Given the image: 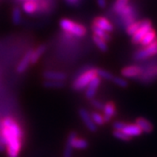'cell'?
I'll list each match as a JSON object with an SVG mask.
<instances>
[{
	"label": "cell",
	"mask_w": 157,
	"mask_h": 157,
	"mask_svg": "<svg viewBox=\"0 0 157 157\" xmlns=\"http://www.w3.org/2000/svg\"><path fill=\"white\" fill-rule=\"evenodd\" d=\"M103 118H104V121H105V123L109 122L112 118L115 115L116 113V107H115V104L110 101V102H107L106 104H104V107H103Z\"/></svg>",
	"instance_id": "cell-12"
},
{
	"label": "cell",
	"mask_w": 157,
	"mask_h": 157,
	"mask_svg": "<svg viewBox=\"0 0 157 157\" xmlns=\"http://www.w3.org/2000/svg\"><path fill=\"white\" fill-rule=\"evenodd\" d=\"M96 76H97L96 69L92 68V69L85 71L84 73H81L78 78L74 80L73 84V88L75 91H80V90L86 88V86L91 82V80Z\"/></svg>",
	"instance_id": "cell-3"
},
{
	"label": "cell",
	"mask_w": 157,
	"mask_h": 157,
	"mask_svg": "<svg viewBox=\"0 0 157 157\" xmlns=\"http://www.w3.org/2000/svg\"><path fill=\"white\" fill-rule=\"evenodd\" d=\"M91 103H92V105H93L94 107H95L96 109H98V110H102V109H103L104 104H103L101 101L97 100L95 98H94V99L91 100Z\"/></svg>",
	"instance_id": "cell-31"
},
{
	"label": "cell",
	"mask_w": 157,
	"mask_h": 157,
	"mask_svg": "<svg viewBox=\"0 0 157 157\" xmlns=\"http://www.w3.org/2000/svg\"><path fill=\"white\" fill-rule=\"evenodd\" d=\"M157 55V39L143 49L138 50L134 54V59L137 61H142L152 56Z\"/></svg>",
	"instance_id": "cell-4"
},
{
	"label": "cell",
	"mask_w": 157,
	"mask_h": 157,
	"mask_svg": "<svg viewBox=\"0 0 157 157\" xmlns=\"http://www.w3.org/2000/svg\"><path fill=\"white\" fill-rule=\"evenodd\" d=\"M43 76L46 80H54V81H64L67 78V74L62 72L57 71H46L43 73Z\"/></svg>",
	"instance_id": "cell-14"
},
{
	"label": "cell",
	"mask_w": 157,
	"mask_h": 157,
	"mask_svg": "<svg viewBox=\"0 0 157 157\" xmlns=\"http://www.w3.org/2000/svg\"><path fill=\"white\" fill-rule=\"evenodd\" d=\"M18 1H21V2H24V1H27V0H18Z\"/></svg>",
	"instance_id": "cell-36"
},
{
	"label": "cell",
	"mask_w": 157,
	"mask_h": 157,
	"mask_svg": "<svg viewBox=\"0 0 157 157\" xmlns=\"http://www.w3.org/2000/svg\"><path fill=\"white\" fill-rule=\"evenodd\" d=\"M155 70H156V73H157V65H156V67H155Z\"/></svg>",
	"instance_id": "cell-37"
},
{
	"label": "cell",
	"mask_w": 157,
	"mask_h": 157,
	"mask_svg": "<svg viewBox=\"0 0 157 157\" xmlns=\"http://www.w3.org/2000/svg\"><path fill=\"white\" fill-rule=\"evenodd\" d=\"M90 116L92 118L93 121L94 122L96 126H103L105 124V121H104V118L103 115L98 112H93L90 113Z\"/></svg>",
	"instance_id": "cell-24"
},
{
	"label": "cell",
	"mask_w": 157,
	"mask_h": 157,
	"mask_svg": "<svg viewBox=\"0 0 157 157\" xmlns=\"http://www.w3.org/2000/svg\"><path fill=\"white\" fill-rule=\"evenodd\" d=\"M0 134L5 140L8 157H18L22 147L23 131L11 117L4 118L0 122Z\"/></svg>",
	"instance_id": "cell-1"
},
{
	"label": "cell",
	"mask_w": 157,
	"mask_h": 157,
	"mask_svg": "<svg viewBox=\"0 0 157 157\" xmlns=\"http://www.w3.org/2000/svg\"><path fill=\"white\" fill-rule=\"evenodd\" d=\"M113 136L115 138H117L119 140H123V141H128L131 140V137H129L126 134H124L122 131H118V130H114L113 133Z\"/></svg>",
	"instance_id": "cell-29"
},
{
	"label": "cell",
	"mask_w": 157,
	"mask_h": 157,
	"mask_svg": "<svg viewBox=\"0 0 157 157\" xmlns=\"http://www.w3.org/2000/svg\"><path fill=\"white\" fill-rule=\"evenodd\" d=\"M67 3L70 6H76L79 3V0H66Z\"/></svg>",
	"instance_id": "cell-35"
},
{
	"label": "cell",
	"mask_w": 157,
	"mask_h": 157,
	"mask_svg": "<svg viewBox=\"0 0 157 157\" xmlns=\"http://www.w3.org/2000/svg\"><path fill=\"white\" fill-rule=\"evenodd\" d=\"M67 142L70 143L73 147V148H75V149H86L88 147V142L85 139L78 138L76 133L74 132L69 134Z\"/></svg>",
	"instance_id": "cell-6"
},
{
	"label": "cell",
	"mask_w": 157,
	"mask_h": 157,
	"mask_svg": "<svg viewBox=\"0 0 157 157\" xmlns=\"http://www.w3.org/2000/svg\"><path fill=\"white\" fill-rule=\"evenodd\" d=\"M156 39V32L154 30V29H151L142 38V39L140 40V42L139 43L141 46L145 47V46H147L148 45H150L151 43H153L155 40Z\"/></svg>",
	"instance_id": "cell-18"
},
{
	"label": "cell",
	"mask_w": 157,
	"mask_h": 157,
	"mask_svg": "<svg viewBox=\"0 0 157 157\" xmlns=\"http://www.w3.org/2000/svg\"><path fill=\"white\" fill-rule=\"evenodd\" d=\"M124 134L129 136V137H135V136H139L142 134V131L140 128L136 125V124H126V126L124 127L123 129L121 130Z\"/></svg>",
	"instance_id": "cell-16"
},
{
	"label": "cell",
	"mask_w": 157,
	"mask_h": 157,
	"mask_svg": "<svg viewBox=\"0 0 157 157\" xmlns=\"http://www.w3.org/2000/svg\"><path fill=\"white\" fill-rule=\"evenodd\" d=\"M11 20L14 25H19L22 22V11L18 7H14L11 11Z\"/></svg>",
	"instance_id": "cell-20"
},
{
	"label": "cell",
	"mask_w": 157,
	"mask_h": 157,
	"mask_svg": "<svg viewBox=\"0 0 157 157\" xmlns=\"http://www.w3.org/2000/svg\"><path fill=\"white\" fill-rule=\"evenodd\" d=\"M93 41L94 42V44L96 45V46H97L101 52H107L108 46H107V42H106L105 40H103V39H101V38H99V37H97L95 35H94V36H93Z\"/></svg>",
	"instance_id": "cell-21"
},
{
	"label": "cell",
	"mask_w": 157,
	"mask_h": 157,
	"mask_svg": "<svg viewBox=\"0 0 157 157\" xmlns=\"http://www.w3.org/2000/svg\"><path fill=\"white\" fill-rule=\"evenodd\" d=\"M59 26L67 37L83 38L87 33V29L84 25L75 22L69 18L60 19Z\"/></svg>",
	"instance_id": "cell-2"
},
{
	"label": "cell",
	"mask_w": 157,
	"mask_h": 157,
	"mask_svg": "<svg viewBox=\"0 0 157 157\" xmlns=\"http://www.w3.org/2000/svg\"><path fill=\"white\" fill-rule=\"evenodd\" d=\"M32 52L33 50H28L25 55L22 58V59L19 61L18 65L17 67V73H25L27 68L29 67V66L31 65V56H32Z\"/></svg>",
	"instance_id": "cell-13"
},
{
	"label": "cell",
	"mask_w": 157,
	"mask_h": 157,
	"mask_svg": "<svg viewBox=\"0 0 157 157\" xmlns=\"http://www.w3.org/2000/svg\"><path fill=\"white\" fill-rule=\"evenodd\" d=\"M78 113H79L80 118L82 119L83 122L86 125V127L89 129L91 132H95V131H97V126L93 121L92 118L90 116L89 113L87 112L85 108H80L79 111H78Z\"/></svg>",
	"instance_id": "cell-11"
},
{
	"label": "cell",
	"mask_w": 157,
	"mask_h": 157,
	"mask_svg": "<svg viewBox=\"0 0 157 157\" xmlns=\"http://www.w3.org/2000/svg\"><path fill=\"white\" fill-rule=\"evenodd\" d=\"M38 0H27L22 3V11L27 15H33L39 13Z\"/></svg>",
	"instance_id": "cell-10"
},
{
	"label": "cell",
	"mask_w": 157,
	"mask_h": 157,
	"mask_svg": "<svg viewBox=\"0 0 157 157\" xmlns=\"http://www.w3.org/2000/svg\"><path fill=\"white\" fill-rule=\"evenodd\" d=\"M96 73L99 78L106 79V80H112L113 78L114 77L113 74L104 69H96Z\"/></svg>",
	"instance_id": "cell-25"
},
{
	"label": "cell",
	"mask_w": 157,
	"mask_h": 157,
	"mask_svg": "<svg viewBox=\"0 0 157 157\" xmlns=\"http://www.w3.org/2000/svg\"><path fill=\"white\" fill-rule=\"evenodd\" d=\"M73 147L70 143L67 142L66 144V147H65V150H64V155H63V157H72L73 155Z\"/></svg>",
	"instance_id": "cell-30"
},
{
	"label": "cell",
	"mask_w": 157,
	"mask_h": 157,
	"mask_svg": "<svg viewBox=\"0 0 157 157\" xmlns=\"http://www.w3.org/2000/svg\"><path fill=\"white\" fill-rule=\"evenodd\" d=\"M5 140H4V138L2 137V135L0 134V152L4 151L5 150Z\"/></svg>",
	"instance_id": "cell-34"
},
{
	"label": "cell",
	"mask_w": 157,
	"mask_h": 157,
	"mask_svg": "<svg viewBox=\"0 0 157 157\" xmlns=\"http://www.w3.org/2000/svg\"><path fill=\"white\" fill-rule=\"evenodd\" d=\"M45 50H46V46L45 45H40L35 50L33 51L32 56H31V64L34 65L39 61L41 56L45 53Z\"/></svg>",
	"instance_id": "cell-17"
},
{
	"label": "cell",
	"mask_w": 157,
	"mask_h": 157,
	"mask_svg": "<svg viewBox=\"0 0 157 157\" xmlns=\"http://www.w3.org/2000/svg\"><path fill=\"white\" fill-rule=\"evenodd\" d=\"M152 29V24L149 20L141 21L140 25L137 32L132 36V42L134 44H139L142 38Z\"/></svg>",
	"instance_id": "cell-5"
},
{
	"label": "cell",
	"mask_w": 157,
	"mask_h": 157,
	"mask_svg": "<svg viewBox=\"0 0 157 157\" xmlns=\"http://www.w3.org/2000/svg\"><path fill=\"white\" fill-rule=\"evenodd\" d=\"M101 78H99L98 76H96L94 78L91 80L88 86H86V97L89 100H92L94 98L96 93H97V90L99 88L100 85H101Z\"/></svg>",
	"instance_id": "cell-9"
},
{
	"label": "cell",
	"mask_w": 157,
	"mask_h": 157,
	"mask_svg": "<svg viewBox=\"0 0 157 157\" xmlns=\"http://www.w3.org/2000/svg\"><path fill=\"white\" fill-rule=\"evenodd\" d=\"M143 72V69L140 66L132 65L128 66L121 70V75L123 78H139Z\"/></svg>",
	"instance_id": "cell-7"
},
{
	"label": "cell",
	"mask_w": 157,
	"mask_h": 157,
	"mask_svg": "<svg viewBox=\"0 0 157 157\" xmlns=\"http://www.w3.org/2000/svg\"><path fill=\"white\" fill-rule=\"evenodd\" d=\"M126 124L125 122H122V121H115V122H113V128L114 130H118V131H121L123 128L126 126Z\"/></svg>",
	"instance_id": "cell-32"
},
{
	"label": "cell",
	"mask_w": 157,
	"mask_h": 157,
	"mask_svg": "<svg viewBox=\"0 0 157 157\" xmlns=\"http://www.w3.org/2000/svg\"><path fill=\"white\" fill-rule=\"evenodd\" d=\"M128 2L129 0H116L113 6V10L114 12L119 14L123 8L128 6Z\"/></svg>",
	"instance_id": "cell-22"
},
{
	"label": "cell",
	"mask_w": 157,
	"mask_h": 157,
	"mask_svg": "<svg viewBox=\"0 0 157 157\" xmlns=\"http://www.w3.org/2000/svg\"><path fill=\"white\" fill-rule=\"evenodd\" d=\"M112 81L114 83V84L121 87V88H126L128 86V80L125 78H121V77H117V76H114L113 78Z\"/></svg>",
	"instance_id": "cell-28"
},
{
	"label": "cell",
	"mask_w": 157,
	"mask_h": 157,
	"mask_svg": "<svg viewBox=\"0 0 157 157\" xmlns=\"http://www.w3.org/2000/svg\"><path fill=\"white\" fill-rule=\"evenodd\" d=\"M135 124L139 127L140 130L142 131V133H145V134H150L152 131L154 130V126L153 124L147 121L146 118L140 117L138 118L135 121Z\"/></svg>",
	"instance_id": "cell-15"
},
{
	"label": "cell",
	"mask_w": 157,
	"mask_h": 157,
	"mask_svg": "<svg viewBox=\"0 0 157 157\" xmlns=\"http://www.w3.org/2000/svg\"><path fill=\"white\" fill-rule=\"evenodd\" d=\"M92 25H94L96 27L101 29V30L107 32L108 33L113 31V24L107 19V17H96L94 19Z\"/></svg>",
	"instance_id": "cell-8"
},
{
	"label": "cell",
	"mask_w": 157,
	"mask_h": 157,
	"mask_svg": "<svg viewBox=\"0 0 157 157\" xmlns=\"http://www.w3.org/2000/svg\"><path fill=\"white\" fill-rule=\"evenodd\" d=\"M39 2V13H45L50 11L52 5L49 0H38Z\"/></svg>",
	"instance_id": "cell-23"
},
{
	"label": "cell",
	"mask_w": 157,
	"mask_h": 157,
	"mask_svg": "<svg viewBox=\"0 0 157 157\" xmlns=\"http://www.w3.org/2000/svg\"><path fill=\"white\" fill-rule=\"evenodd\" d=\"M44 86L48 88H61L65 84L64 81H54V80H46L44 82Z\"/></svg>",
	"instance_id": "cell-27"
},
{
	"label": "cell",
	"mask_w": 157,
	"mask_h": 157,
	"mask_svg": "<svg viewBox=\"0 0 157 157\" xmlns=\"http://www.w3.org/2000/svg\"><path fill=\"white\" fill-rule=\"evenodd\" d=\"M96 1H97L99 7H101L102 9L107 7V0H96Z\"/></svg>",
	"instance_id": "cell-33"
},
{
	"label": "cell",
	"mask_w": 157,
	"mask_h": 157,
	"mask_svg": "<svg viewBox=\"0 0 157 157\" xmlns=\"http://www.w3.org/2000/svg\"><path fill=\"white\" fill-rule=\"evenodd\" d=\"M140 23H141V21H135V22L131 23L130 25H128L127 26V33L130 36H133L140 27Z\"/></svg>",
	"instance_id": "cell-26"
},
{
	"label": "cell",
	"mask_w": 157,
	"mask_h": 157,
	"mask_svg": "<svg viewBox=\"0 0 157 157\" xmlns=\"http://www.w3.org/2000/svg\"><path fill=\"white\" fill-rule=\"evenodd\" d=\"M92 31H93V33H94V35H95V36L101 38V39H102L103 40H105L106 42L111 40V36L109 35L108 33L103 31V30H101V29L98 28V27H96L94 25H92Z\"/></svg>",
	"instance_id": "cell-19"
}]
</instances>
